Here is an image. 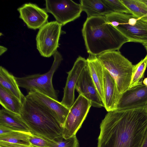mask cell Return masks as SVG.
I'll use <instances>...</instances> for the list:
<instances>
[{
	"instance_id": "6da1fadb",
	"label": "cell",
	"mask_w": 147,
	"mask_h": 147,
	"mask_svg": "<svg viewBox=\"0 0 147 147\" xmlns=\"http://www.w3.org/2000/svg\"><path fill=\"white\" fill-rule=\"evenodd\" d=\"M145 107L108 112L100 125L97 147H142L147 128Z\"/></svg>"
},
{
	"instance_id": "7a4b0ae2",
	"label": "cell",
	"mask_w": 147,
	"mask_h": 147,
	"mask_svg": "<svg viewBox=\"0 0 147 147\" xmlns=\"http://www.w3.org/2000/svg\"><path fill=\"white\" fill-rule=\"evenodd\" d=\"M82 34L87 52L93 55L119 51L124 43L128 42L103 16L87 18L83 25Z\"/></svg>"
},
{
	"instance_id": "3957f363",
	"label": "cell",
	"mask_w": 147,
	"mask_h": 147,
	"mask_svg": "<svg viewBox=\"0 0 147 147\" xmlns=\"http://www.w3.org/2000/svg\"><path fill=\"white\" fill-rule=\"evenodd\" d=\"M23 103L21 119L32 134L52 141L62 137L63 128L53 116L26 97Z\"/></svg>"
},
{
	"instance_id": "277c9868",
	"label": "cell",
	"mask_w": 147,
	"mask_h": 147,
	"mask_svg": "<svg viewBox=\"0 0 147 147\" xmlns=\"http://www.w3.org/2000/svg\"><path fill=\"white\" fill-rule=\"evenodd\" d=\"M103 66L115 80L119 93L127 90L130 85L133 65L119 51L104 52L97 56Z\"/></svg>"
},
{
	"instance_id": "5b68a950",
	"label": "cell",
	"mask_w": 147,
	"mask_h": 147,
	"mask_svg": "<svg viewBox=\"0 0 147 147\" xmlns=\"http://www.w3.org/2000/svg\"><path fill=\"white\" fill-rule=\"evenodd\" d=\"M105 16L128 42L147 43V23L130 14L113 12Z\"/></svg>"
},
{
	"instance_id": "8992f818",
	"label": "cell",
	"mask_w": 147,
	"mask_h": 147,
	"mask_svg": "<svg viewBox=\"0 0 147 147\" xmlns=\"http://www.w3.org/2000/svg\"><path fill=\"white\" fill-rule=\"evenodd\" d=\"M54 60L51 68L47 73L36 74L22 77H15L19 87L25 88L28 92L36 91L58 101V91L55 89L52 83L54 73L60 65L63 58L57 51L53 55Z\"/></svg>"
},
{
	"instance_id": "52a82bcc",
	"label": "cell",
	"mask_w": 147,
	"mask_h": 147,
	"mask_svg": "<svg viewBox=\"0 0 147 147\" xmlns=\"http://www.w3.org/2000/svg\"><path fill=\"white\" fill-rule=\"evenodd\" d=\"M62 26L55 21L47 22L39 29L36 40L37 49L41 55L49 57L57 51Z\"/></svg>"
},
{
	"instance_id": "ba28073f",
	"label": "cell",
	"mask_w": 147,
	"mask_h": 147,
	"mask_svg": "<svg viewBox=\"0 0 147 147\" xmlns=\"http://www.w3.org/2000/svg\"><path fill=\"white\" fill-rule=\"evenodd\" d=\"M92 106L90 101L79 94L69 110L62 134L65 139L75 136L81 127Z\"/></svg>"
},
{
	"instance_id": "9c48e42d",
	"label": "cell",
	"mask_w": 147,
	"mask_h": 147,
	"mask_svg": "<svg viewBox=\"0 0 147 147\" xmlns=\"http://www.w3.org/2000/svg\"><path fill=\"white\" fill-rule=\"evenodd\" d=\"M45 5L46 12L62 26L78 18L82 11L80 4L71 0H46Z\"/></svg>"
},
{
	"instance_id": "30bf717a",
	"label": "cell",
	"mask_w": 147,
	"mask_h": 147,
	"mask_svg": "<svg viewBox=\"0 0 147 147\" xmlns=\"http://www.w3.org/2000/svg\"><path fill=\"white\" fill-rule=\"evenodd\" d=\"M25 97L35 102L51 114L63 128L69 109L62 105L60 102L37 92H28Z\"/></svg>"
},
{
	"instance_id": "8fae6325",
	"label": "cell",
	"mask_w": 147,
	"mask_h": 147,
	"mask_svg": "<svg viewBox=\"0 0 147 147\" xmlns=\"http://www.w3.org/2000/svg\"><path fill=\"white\" fill-rule=\"evenodd\" d=\"M87 65L86 59L79 56L71 69L67 72L68 76L64 88L63 96L61 103L69 109L74 102L75 87L79 77Z\"/></svg>"
},
{
	"instance_id": "7c38bea8",
	"label": "cell",
	"mask_w": 147,
	"mask_h": 147,
	"mask_svg": "<svg viewBox=\"0 0 147 147\" xmlns=\"http://www.w3.org/2000/svg\"><path fill=\"white\" fill-rule=\"evenodd\" d=\"M75 88L79 94L90 101L92 106L98 108L104 107L90 75L87 64L82 71Z\"/></svg>"
},
{
	"instance_id": "4fadbf2b",
	"label": "cell",
	"mask_w": 147,
	"mask_h": 147,
	"mask_svg": "<svg viewBox=\"0 0 147 147\" xmlns=\"http://www.w3.org/2000/svg\"><path fill=\"white\" fill-rule=\"evenodd\" d=\"M147 104V86L142 84L128 89L121 94L117 110L145 107Z\"/></svg>"
},
{
	"instance_id": "5bb4252c",
	"label": "cell",
	"mask_w": 147,
	"mask_h": 147,
	"mask_svg": "<svg viewBox=\"0 0 147 147\" xmlns=\"http://www.w3.org/2000/svg\"><path fill=\"white\" fill-rule=\"evenodd\" d=\"M19 18L28 28L34 30L40 29L47 23L49 15L45 9L30 3L18 8Z\"/></svg>"
},
{
	"instance_id": "9a60e30c",
	"label": "cell",
	"mask_w": 147,
	"mask_h": 147,
	"mask_svg": "<svg viewBox=\"0 0 147 147\" xmlns=\"http://www.w3.org/2000/svg\"><path fill=\"white\" fill-rule=\"evenodd\" d=\"M103 71L104 107L107 112L117 110L121 94L114 79L104 67Z\"/></svg>"
},
{
	"instance_id": "2e32d148",
	"label": "cell",
	"mask_w": 147,
	"mask_h": 147,
	"mask_svg": "<svg viewBox=\"0 0 147 147\" xmlns=\"http://www.w3.org/2000/svg\"><path fill=\"white\" fill-rule=\"evenodd\" d=\"M86 60L90 75L103 103V67L97 56L89 55Z\"/></svg>"
},
{
	"instance_id": "e0dca14e",
	"label": "cell",
	"mask_w": 147,
	"mask_h": 147,
	"mask_svg": "<svg viewBox=\"0 0 147 147\" xmlns=\"http://www.w3.org/2000/svg\"><path fill=\"white\" fill-rule=\"evenodd\" d=\"M0 125L5 127L12 131L30 132L21 119L20 115L3 108L0 110Z\"/></svg>"
},
{
	"instance_id": "ac0fdd59",
	"label": "cell",
	"mask_w": 147,
	"mask_h": 147,
	"mask_svg": "<svg viewBox=\"0 0 147 147\" xmlns=\"http://www.w3.org/2000/svg\"><path fill=\"white\" fill-rule=\"evenodd\" d=\"M0 86L23 103L25 96L20 89L15 77L2 66L0 67Z\"/></svg>"
},
{
	"instance_id": "d6986e66",
	"label": "cell",
	"mask_w": 147,
	"mask_h": 147,
	"mask_svg": "<svg viewBox=\"0 0 147 147\" xmlns=\"http://www.w3.org/2000/svg\"><path fill=\"white\" fill-rule=\"evenodd\" d=\"M80 3L82 11L86 13L87 18L105 16L113 12L104 5L102 0H81Z\"/></svg>"
},
{
	"instance_id": "ffe728a7",
	"label": "cell",
	"mask_w": 147,
	"mask_h": 147,
	"mask_svg": "<svg viewBox=\"0 0 147 147\" xmlns=\"http://www.w3.org/2000/svg\"><path fill=\"white\" fill-rule=\"evenodd\" d=\"M0 103L6 110L20 115L23 107V102L1 86Z\"/></svg>"
},
{
	"instance_id": "44dd1931",
	"label": "cell",
	"mask_w": 147,
	"mask_h": 147,
	"mask_svg": "<svg viewBox=\"0 0 147 147\" xmlns=\"http://www.w3.org/2000/svg\"><path fill=\"white\" fill-rule=\"evenodd\" d=\"M31 132L13 131L7 134L0 135V141L11 143L32 146L29 140Z\"/></svg>"
},
{
	"instance_id": "7402d4cb",
	"label": "cell",
	"mask_w": 147,
	"mask_h": 147,
	"mask_svg": "<svg viewBox=\"0 0 147 147\" xmlns=\"http://www.w3.org/2000/svg\"><path fill=\"white\" fill-rule=\"evenodd\" d=\"M131 14L147 23V7L140 0H120Z\"/></svg>"
},
{
	"instance_id": "603a6c76",
	"label": "cell",
	"mask_w": 147,
	"mask_h": 147,
	"mask_svg": "<svg viewBox=\"0 0 147 147\" xmlns=\"http://www.w3.org/2000/svg\"><path fill=\"white\" fill-rule=\"evenodd\" d=\"M147 66V54L138 63L133 65L131 80L128 89L143 84Z\"/></svg>"
},
{
	"instance_id": "cb8c5ba5",
	"label": "cell",
	"mask_w": 147,
	"mask_h": 147,
	"mask_svg": "<svg viewBox=\"0 0 147 147\" xmlns=\"http://www.w3.org/2000/svg\"><path fill=\"white\" fill-rule=\"evenodd\" d=\"M102 2L113 12L131 14V13L120 0H102Z\"/></svg>"
},
{
	"instance_id": "d4e9b609",
	"label": "cell",
	"mask_w": 147,
	"mask_h": 147,
	"mask_svg": "<svg viewBox=\"0 0 147 147\" xmlns=\"http://www.w3.org/2000/svg\"><path fill=\"white\" fill-rule=\"evenodd\" d=\"M55 140H51L32 134L29 138L30 144L36 147H52L54 144Z\"/></svg>"
},
{
	"instance_id": "484cf974",
	"label": "cell",
	"mask_w": 147,
	"mask_h": 147,
	"mask_svg": "<svg viewBox=\"0 0 147 147\" xmlns=\"http://www.w3.org/2000/svg\"><path fill=\"white\" fill-rule=\"evenodd\" d=\"M55 140L54 144L52 147H79V143L76 136L67 139L61 137Z\"/></svg>"
},
{
	"instance_id": "4316f807",
	"label": "cell",
	"mask_w": 147,
	"mask_h": 147,
	"mask_svg": "<svg viewBox=\"0 0 147 147\" xmlns=\"http://www.w3.org/2000/svg\"><path fill=\"white\" fill-rule=\"evenodd\" d=\"M13 131L5 127L0 125V135L7 134Z\"/></svg>"
},
{
	"instance_id": "83f0119b",
	"label": "cell",
	"mask_w": 147,
	"mask_h": 147,
	"mask_svg": "<svg viewBox=\"0 0 147 147\" xmlns=\"http://www.w3.org/2000/svg\"><path fill=\"white\" fill-rule=\"evenodd\" d=\"M142 147H147V128L145 133Z\"/></svg>"
},
{
	"instance_id": "f1b7e54d",
	"label": "cell",
	"mask_w": 147,
	"mask_h": 147,
	"mask_svg": "<svg viewBox=\"0 0 147 147\" xmlns=\"http://www.w3.org/2000/svg\"><path fill=\"white\" fill-rule=\"evenodd\" d=\"M7 50V49L3 46H0V55H1L2 54H3Z\"/></svg>"
},
{
	"instance_id": "f546056e",
	"label": "cell",
	"mask_w": 147,
	"mask_h": 147,
	"mask_svg": "<svg viewBox=\"0 0 147 147\" xmlns=\"http://www.w3.org/2000/svg\"><path fill=\"white\" fill-rule=\"evenodd\" d=\"M143 83L147 86V78H145L143 80Z\"/></svg>"
},
{
	"instance_id": "4dcf8cb0",
	"label": "cell",
	"mask_w": 147,
	"mask_h": 147,
	"mask_svg": "<svg viewBox=\"0 0 147 147\" xmlns=\"http://www.w3.org/2000/svg\"><path fill=\"white\" fill-rule=\"evenodd\" d=\"M147 7V0H140Z\"/></svg>"
},
{
	"instance_id": "1f68e13d",
	"label": "cell",
	"mask_w": 147,
	"mask_h": 147,
	"mask_svg": "<svg viewBox=\"0 0 147 147\" xmlns=\"http://www.w3.org/2000/svg\"><path fill=\"white\" fill-rule=\"evenodd\" d=\"M142 45L145 47V48L146 51L147 52V43H146L145 44H143Z\"/></svg>"
},
{
	"instance_id": "d6a6232c",
	"label": "cell",
	"mask_w": 147,
	"mask_h": 147,
	"mask_svg": "<svg viewBox=\"0 0 147 147\" xmlns=\"http://www.w3.org/2000/svg\"><path fill=\"white\" fill-rule=\"evenodd\" d=\"M145 108L147 110V104L145 106Z\"/></svg>"
},
{
	"instance_id": "836d02e7",
	"label": "cell",
	"mask_w": 147,
	"mask_h": 147,
	"mask_svg": "<svg viewBox=\"0 0 147 147\" xmlns=\"http://www.w3.org/2000/svg\"><path fill=\"white\" fill-rule=\"evenodd\" d=\"M32 147H36L34 146H32Z\"/></svg>"
},
{
	"instance_id": "e575fe53",
	"label": "cell",
	"mask_w": 147,
	"mask_h": 147,
	"mask_svg": "<svg viewBox=\"0 0 147 147\" xmlns=\"http://www.w3.org/2000/svg\"></svg>"
}]
</instances>
